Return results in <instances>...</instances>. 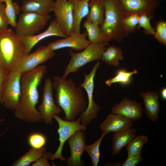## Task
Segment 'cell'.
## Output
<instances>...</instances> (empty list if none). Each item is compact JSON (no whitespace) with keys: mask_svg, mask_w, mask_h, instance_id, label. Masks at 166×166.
<instances>
[{"mask_svg":"<svg viewBox=\"0 0 166 166\" xmlns=\"http://www.w3.org/2000/svg\"><path fill=\"white\" fill-rule=\"evenodd\" d=\"M104 6L105 13L102 24L99 26L105 42L113 39L121 42L129 34L124 24L125 16L118 0H99Z\"/></svg>","mask_w":166,"mask_h":166,"instance_id":"obj_3","label":"cell"},{"mask_svg":"<svg viewBox=\"0 0 166 166\" xmlns=\"http://www.w3.org/2000/svg\"><path fill=\"white\" fill-rule=\"evenodd\" d=\"M57 122L59 127L57 130L59 135L58 140L60 144L55 152L50 158L49 160H53L59 159L62 161L65 160V158L62 155V151L65 142L68 139L76 132L80 131H85L86 126L82 124L79 117L73 121H69L63 120L58 114L52 116Z\"/></svg>","mask_w":166,"mask_h":166,"instance_id":"obj_9","label":"cell"},{"mask_svg":"<svg viewBox=\"0 0 166 166\" xmlns=\"http://www.w3.org/2000/svg\"><path fill=\"white\" fill-rule=\"evenodd\" d=\"M154 36L160 43L166 45V22L159 21L157 23Z\"/></svg>","mask_w":166,"mask_h":166,"instance_id":"obj_34","label":"cell"},{"mask_svg":"<svg viewBox=\"0 0 166 166\" xmlns=\"http://www.w3.org/2000/svg\"><path fill=\"white\" fill-rule=\"evenodd\" d=\"M140 96L143 100L146 116L152 121H156L160 110L159 96L155 91L142 92Z\"/></svg>","mask_w":166,"mask_h":166,"instance_id":"obj_19","label":"cell"},{"mask_svg":"<svg viewBox=\"0 0 166 166\" xmlns=\"http://www.w3.org/2000/svg\"><path fill=\"white\" fill-rule=\"evenodd\" d=\"M101 64L99 60L94 64L90 73L84 74V80L80 85L86 92L88 98L87 106L86 109L79 116L82 124L87 126L97 118L100 110V107L94 101L93 93L94 89V78L97 70Z\"/></svg>","mask_w":166,"mask_h":166,"instance_id":"obj_7","label":"cell"},{"mask_svg":"<svg viewBox=\"0 0 166 166\" xmlns=\"http://www.w3.org/2000/svg\"><path fill=\"white\" fill-rule=\"evenodd\" d=\"M125 16L145 14L152 18L160 0H118Z\"/></svg>","mask_w":166,"mask_h":166,"instance_id":"obj_12","label":"cell"},{"mask_svg":"<svg viewBox=\"0 0 166 166\" xmlns=\"http://www.w3.org/2000/svg\"><path fill=\"white\" fill-rule=\"evenodd\" d=\"M9 73L8 71L0 67V104L4 88Z\"/></svg>","mask_w":166,"mask_h":166,"instance_id":"obj_38","label":"cell"},{"mask_svg":"<svg viewBox=\"0 0 166 166\" xmlns=\"http://www.w3.org/2000/svg\"><path fill=\"white\" fill-rule=\"evenodd\" d=\"M20 37L11 29L0 31V67L10 71L19 65L24 55Z\"/></svg>","mask_w":166,"mask_h":166,"instance_id":"obj_4","label":"cell"},{"mask_svg":"<svg viewBox=\"0 0 166 166\" xmlns=\"http://www.w3.org/2000/svg\"><path fill=\"white\" fill-rule=\"evenodd\" d=\"M55 55L54 51L47 45L40 46L32 53L24 55L20 63L22 73L34 69L39 65L53 58Z\"/></svg>","mask_w":166,"mask_h":166,"instance_id":"obj_13","label":"cell"},{"mask_svg":"<svg viewBox=\"0 0 166 166\" xmlns=\"http://www.w3.org/2000/svg\"><path fill=\"white\" fill-rule=\"evenodd\" d=\"M161 96L162 98L165 100L166 99V88L164 87L161 90Z\"/></svg>","mask_w":166,"mask_h":166,"instance_id":"obj_39","label":"cell"},{"mask_svg":"<svg viewBox=\"0 0 166 166\" xmlns=\"http://www.w3.org/2000/svg\"><path fill=\"white\" fill-rule=\"evenodd\" d=\"M52 86L55 91V101L64 111V119L76 120L87 106L83 88L77 86L71 79H66L59 76L54 77Z\"/></svg>","mask_w":166,"mask_h":166,"instance_id":"obj_2","label":"cell"},{"mask_svg":"<svg viewBox=\"0 0 166 166\" xmlns=\"http://www.w3.org/2000/svg\"><path fill=\"white\" fill-rule=\"evenodd\" d=\"M89 0V1H91V0Z\"/></svg>","mask_w":166,"mask_h":166,"instance_id":"obj_42","label":"cell"},{"mask_svg":"<svg viewBox=\"0 0 166 166\" xmlns=\"http://www.w3.org/2000/svg\"><path fill=\"white\" fill-rule=\"evenodd\" d=\"M148 138L143 135L136 136L126 147L128 156L141 154L144 145L148 141Z\"/></svg>","mask_w":166,"mask_h":166,"instance_id":"obj_29","label":"cell"},{"mask_svg":"<svg viewBox=\"0 0 166 166\" xmlns=\"http://www.w3.org/2000/svg\"><path fill=\"white\" fill-rule=\"evenodd\" d=\"M151 18L145 14L139 15L137 28H142L144 29L145 34L154 36L155 29L151 24L150 19Z\"/></svg>","mask_w":166,"mask_h":166,"instance_id":"obj_32","label":"cell"},{"mask_svg":"<svg viewBox=\"0 0 166 166\" xmlns=\"http://www.w3.org/2000/svg\"><path fill=\"white\" fill-rule=\"evenodd\" d=\"M90 10L86 16V20L99 26L103 23L105 11L104 6L99 0H92L89 3Z\"/></svg>","mask_w":166,"mask_h":166,"instance_id":"obj_23","label":"cell"},{"mask_svg":"<svg viewBox=\"0 0 166 166\" xmlns=\"http://www.w3.org/2000/svg\"><path fill=\"white\" fill-rule=\"evenodd\" d=\"M51 18L49 14L23 12L16 22L15 33L19 37L34 35L45 26Z\"/></svg>","mask_w":166,"mask_h":166,"instance_id":"obj_8","label":"cell"},{"mask_svg":"<svg viewBox=\"0 0 166 166\" xmlns=\"http://www.w3.org/2000/svg\"><path fill=\"white\" fill-rule=\"evenodd\" d=\"M87 36L86 31L78 34L73 33L63 39L50 42L47 45L53 51L66 48L77 51L81 50L90 43L86 38Z\"/></svg>","mask_w":166,"mask_h":166,"instance_id":"obj_16","label":"cell"},{"mask_svg":"<svg viewBox=\"0 0 166 166\" xmlns=\"http://www.w3.org/2000/svg\"><path fill=\"white\" fill-rule=\"evenodd\" d=\"M73 5V33H80L82 19L88 15L89 10V0H70Z\"/></svg>","mask_w":166,"mask_h":166,"instance_id":"obj_21","label":"cell"},{"mask_svg":"<svg viewBox=\"0 0 166 166\" xmlns=\"http://www.w3.org/2000/svg\"><path fill=\"white\" fill-rule=\"evenodd\" d=\"M83 26L86 30L89 41L90 43L107 42L103 36L99 25L86 20L84 22Z\"/></svg>","mask_w":166,"mask_h":166,"instance_id":"obj_26","label":"cell"},{"mask_svg":"<svg viewBox=\"0 0 166 166\" xmlns=\"http://www.w3.org/2000/svg\"><path fill=\"white\" fill-rule=\"evenodd\" d=\"M5 120V119H0V123L3 121H4Z\"/></svg>","mask_w":166,"mask_h":166,"instance_id":"obj_41","label":"cell"},{"mask_svg":"<svg viewBox=\"0 0 166 166\" xmlns=\"http://www.w3.org/2000/svg\"><path fill=\"white\" fill-rule=\"evenodd\" d=\"M52 81L48 77L45 79L43 88L42 101L38 107L43 121L46 124L53 123L52 116L58 114L62 112V109L55 103L53 96Z\"/></svg>","mask_w":166,"mask_h":166,"instance_id":"obj_10","label":"cell"},{"mask_svg":"<svg viewBox=\"0 0 166 166\" xmlns=\"http://www.w3.org/2000/svg\"><path fill=\"white\" fill-rule=\"evenodd\" d=\"M137 72L136 69L131 72H128L124 69H121L117 71L114 77L107 80L105 84L108 86L117 83L123 85H128L131 81L132 76Z\"/></svg>","mask_w":166,"mask_h":166,"instance_id":"obj_27","label":"cell"},{"mask_svg":"<svg viewBox=\"0 0 166 166\" xmlns=\"http://www.w3.org/2000/svg\"><path fill=\"white\" fill-rule=\"evenodd\" d=\"M5 7V4L0 2V31L8 29V21Z\"/></svg>","mask_w":166,"mask_h":166,"instance_id":"obj_35","label":"cell"},{"mask_svg":"<svg viewBox=\"0 0 166 166\" xmlns=\"http://www.w3.org/2000/svg\"><path fill=\"white\" fill-rule=\"evenodd\" d=\"M5 0H0V2L3 3L5 2Z\"/></svg>","mask_w":166,"mask_h":166,"instance_id":"obj_40","label":"cell"},{"mask_svg":"<svg viewBox=\"0 0 166 166\" xmlns=\"http://www.w3.org/2000/svg\"><path fill=\"white\" fill-rule=\"evenodd\" d=\"M136 131L134 128L114 132L112 137V152L111 156L119 154L121 149L127 146L136 136Z\"/></svg>","mask_w":166,"mask_h":166,"instance_id":"obj_20","label":"cell"},{"mask_svg":"<svg viewBox=\"0 0 166 166\" xmlns=\"http://www.w3.org/2000/svg\"><path fill=\"white\" fill-rule=\"evenodd\" d=\"M52 36L63 38L67 36L63 32L55 19L52 20L47 29L41 33L31 36L20 37L24 46V55L29 53L33 48L40 41Z\"/></svg>","mask_w":166,"mask_h":166,"instance_id":"obj_15","label":"cell"},{"mask_svg":"<svg viewBox=\"0 0 166 166\" xmlns=\"http://www.w3.org/2000/svg\"><path fill=\"white\" fill-rule=\"evenodd\" d=\"M139 15L137 14H132L125 17L124 24L125 29L129 34L134 32L137 28L138 24Z\"/></svg>","mask_w":166,"mask_h":166,"instance_id":"obj_33","label":"cell"},{"mask_svg":"<svg viewBox=\"0 0 166 166\" xmlns=\"http://www.w3.org/2000/svg\"><path fill=\"white\" fill-rule=\"evenodd\" d=\"M28 141L29 144L31 147L40 148L45 146L46 142V138L42 133L34 132L29 136Z\"/></svg>","mask_w":166,"mask_h":166,"instance_id":"obj_31","label":"cell"},{"mask_svg":"<svg viewBox=\"0 0 166 166\" xmlns=\"http://www.w3.org/2000/svg\"><path fill=\"white\" fill-rule=\"evenodd\" d=\"M107 45H109V43L105 42L90 43L83 51L77 53L71 49L69 52L70 60L61 77L66 79L70 73H76L81 67L89 62L101 60Z\"/></svg>","mask_w":166,"mask_h":166,"instance_id":"obj_5","label":"cell"},{"mask_svg":"<svg viewBox=\"0 0 166 166\" xmlns=\"http://www.w3.org/2000/svg\"><path fill=\"white\" fill-rule=\"evenodd\" d=\"M52 11L63 32L67 36L73 34V5L70 0H56Z\"/></svg>","mask_w":166,"mask_h":166,"instance_id":"obj_11","label":"cell"},{"mask_svg":"<svg viewBox=\"0 0 166 166\" xmlns=\"http://www.w3.org/2000/svg\"><path fill=\"white\" fill-rule=\"evenodd\" d=\"M4 2L9 25L15 28L17 24V16L21 10L20 6L17 2H13V0H5Z\"/></svg>","mask_w":166,"mask_h":166,"instance_id":"obj_30","label":"cell"},{"mask_svg":"<svg viewBox=\"0 0 166 166\" xmlns=\"http://www.w3.org/2000/svg\"><path fill=\"white\" fill-rule=\"evenodd\" d=\"M143 108L140 103L126 97L111 108V113L124 116L132 121L140 119L143 115Z\"/></svg>","mask_w":166,"mask_h":166,"instance_id":"obj_17","label":"cell"},{"mask_svg":"<svg viewBox=\"0 0 166 166\" xmlns=\"http://www.w3.org/2000/svg\"><path fill=\"white\" fill-rule=\"evenodd\" d=\"M22 74L19 64L9 71L3 90L0 104L12 111H14L19 103Z\"/></svg>","mask_w":166,"mask_h":166,"instance_id":"obj_6","label":"cell"},{"mask_svg":"<svg viewBox=\"0 0 166 166\" xmlns=\"http://www.w3.org/2000/svg\"><path fill=\"white\" fill-rule=\"evenodd\" d=\"M53 153L45 151L42 156L38 160L34 162L31 165V166H50L48 160L53 154Z\"/></svg>","mask_w":166,"mask_h":166,"instance_id":"obj_36","label":"cell"},{"mask_svg":"<svg viewBox=\"0 0 166 166\" xmlns=\"http://www.w3.org/2000/svg\"><path fill=\"white\" fill-rule=\"evenodd\" d=\"M121 49L113 45L109 46L103 53L101 60L105 63L114 67L120 65L119 61L124 57Z\"/></svg>","mask_w":166,"mask_h":166,"instance_id":"obj_24","label":"cell"},{"mask_svg":"<svg viewBox=\"0 0 166 166\" xmlns=\"http://www.w3.org/2000/svg\"><path fill=\"white\" fill-rule=\"evenodd\" d=\"M132 121L121 115L111 113L108 115L100 125L103 132L106 134L124 130L132 127Z\"/></svg>","mask_w":166,"mask_h":166,"instance_id":"obj_18","label":"cell"},{"mask_svg":"<svg viewBox=\"0 0 166 166\" xmlns=\"http://www.w3.org/2000/svg\"><path fill=\"white\" fill-rule=\"evenodd\" d=\"M46 150L45 146L40 148L31 147L26 153L16 160L12 166H29L31 163L35 162L40 158Z\"/></svg>","mask_w":166,"mask_h":166,"instance_id":"obj_25","label":"cell"},{"mask_svg":"<svg viewBox=\"0 0 166 166\" xmlns=\"http://www.w3.org/2000/svg\"><path fill=\"white\" fill-rule=\"evenodd\" d=\"M143 159V156L141 154L128 156L124 162L122 164V166H136Z\"/></svg>","mask_w":166,"mask_h":166,"instance_id":"obj_37","label":"cell"},{"mask_svg":"<svg viewBox=\"0 0 166 166\" xmlns=\"http://www.w3.org/2000/svg\"><path fill=\"white\" fill-rule=\"evenodd\" d=\"M86 134L84 131H78L67 140L70 150V156L67 158L66 164L68 166H81L84 164L81 156L85 151Z\"/></svg>","mask_w":166,"mask_h":166,"instance_id":"obj_14","label":"cell"},{"mask_svg":"<svg viewBox=\"0 0 166 166\" xmlns=\"http://www.w3.org/2000/svg\"><path fill=\"white\" fill-rule=\"evenodd\" d=\"M107 134L103 132L101 137L95 142L89 145H86L85 151L89 155L93 166H97L100 160V153L99 147L101 143Z\"/></svg>","mask_w":166,"mask_h":166,"instance_id":"obj_28","label":"cell"},{"mask_svg":"<svg viewBox=\"0 0 166 166\" xmlns=\"http://www.w3.org/2000/svg\"><path fill=\"white\" fill-rule=\"evenodd\" d=\"M47 72L46 65H39L34 69L22 73L19 103L14 111L17 118L27 123L43 121L36 106L39 101L38 88Z\"/></svg>","mask_w":166,"mask_h":166,"instance_id":"obj_1","label":"cell"},{"mask_svg":"<svg viewBox=\"0 0 166 166\" xmlns=\"http://www.w3.org/2000/svg\"><path fill=\"white\" fill-rule=\"evenodd\" d=\"M53 0H25L21 8L23 12L46 15L52 11Z\"/></svg>","mask_w":166,"mask_h":166,"instance_id":"obj_22","label":"cell"}]
</instances>
